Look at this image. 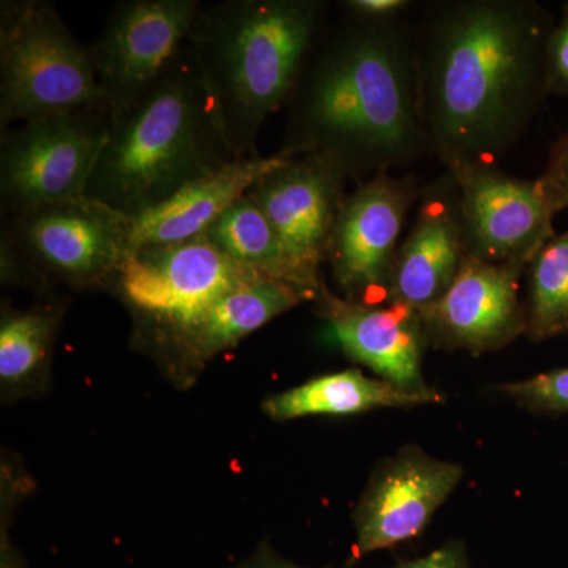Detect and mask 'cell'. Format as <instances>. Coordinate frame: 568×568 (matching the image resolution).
Segmentation results:
<instances>
[{"label":"cell","instance_id":"1","mask_svg":"<svg viewBox=\"0 0 568 568\" xmlns=\"http://www.w3.org/2000/svg\"><path fill=\"white\" fill-rule=\"evenodd\" d=\"M555 21L529 0H446L416 31L418 111L447 168L496 164L540 110Z\"/></svg>","mask_w":568,"mask_h":568},{"label":"cell","instance_id":"2","mask_svg":"<svg viewBox=\"0 0 568 568\" xmlns=\"http://www.w3.org/2000/svg\"><path fill=\"white\" fill-rule=\"evenodd\" d=\"M284 108L290 122L282 151L315 155L347 179L368 181L420 159L428 144L418 111L416 31L399 17L347 10L317 33Z\"/></svg>","mask_w":568,"mask_h":568},{"label":"cell","instance_id":"3","mask_svg":"<svg viewBox=\"0 0 568 568\" xmlns=\"http://www.w3.org/2000/svg\"><path fill=\"white\" fill-rule=\"evenodd\" d=\"M327 10L321 0L201 6L186 44L235 159L260 156L261 129L286 106Z\"/></svg>","mask_w":568,"mask_h":568},{"label":"cell","instance_id":"4","mask_svg":"<svg viewBox=\"0 0 568 568\" xmlns=\"http://www.w3.org/2000/svg\"><path fill=\"white\" fill-rule=\"evenodd\" d=\"M189 44L110 134L84 196L129 216L234 162Z\"/></svg>","mask_w":568,"mask_h":568},{"label":"cell","instance_id":"5","mask_svg":"<svg viewBox=\"0 0 568 568\" xmlns=\"http://www.w3.org/2000/svg\"><path fill=\"white\" fill-rule=\"evenodd\" d=\"M108 108L91 50L43 0L0 3L2 132L58 112ZM110 110V108H108Z\"/></svg>","mask_w":568,"mask_h":568},{"label":"cell","instance_id":"6","mask_svg":"<svg viewBox=\"0 0 568 568\" xmlns=\"http://www.w3.org/2000/svg\"><path fill=\"white\" fill-rule=\"evenodd\" d=\"M263 278L200 235L133 250L111 290L132 313L134 338L159 355L224 295Z\"/></svg>","mask_w":568,"mask_h":568},{"label":"cell","instance_id":"7","mask_svg":"<svg viewBox=\"0 0 568 568\" xmlns=\"http://www.w3.org/2000/svg\"><path fill=\"white\" fill-rule=\"evenodd\" d=\"M133 250V216L81 196L10 219L2 234V268L21 265L37 278L74 290H108Z\"/></svg>","mask_w":568,"mask_h":568},{"label":"cell","instance_id":"8","mask_svg":"<svg viewBox=\"0 0 568 568\" xmlns=\"http://www.w3.org/2000/svg\"><path fill=\"white\" fill-rule=\"evenodd\" d=\"M112 114L108 108L58 112L0 138V196L10 219L39 205L84 196Z\"/></svg>","mask_w":568,"mask_h":568},{"label":"cell","instance_id":"9","mask_svg":"<svg viewBox=\"0 0 568 568\" xmlns=\"http://www.w3.org/2000/svg\"><path fill=\"white\" fill-rule=\"evenodd\" d=\"M418 194L414 178L388 173L346 194L325 260L343 301L388 304L399 237Z\"/></svg>","mask_w":568,"mask_h":568},{"label":"cell","instance_id":"10","mask_svg":"<svg viewBox=\"0 0 568 568\" xmlns=\"http://www.w3.org/2000/svg\"><path fill=\"white\" fill-rule=\"evenodd\" d=\"M200 0H123L89 47L111 114L140 102L189 41Z\"/></svg>","mask_w":568,"mask_h":568},{"label":"cell","instance_id":"11","mask_svg":"<svg viewBox=\"0 0 568 568\" xmlns=\"http://www.w3.org/2000/svg\"><path fill=\"white\" fill-rule=\"evenodd\" d=\"M448 173L458 186L466 256L529 265L556 234V211L538 179L526 181L480 163L455 164Z\"/></svg>","mask_w":568,"mask_h":568},{"label":"cell","instance_id":"12","mask_svg":"<svg viewBox=\"0 0 568 568\" xmlns=\"http://www.w3.org/2000/svg\"><path fill=\"white\" fill-rule=\"evenodd\" d=\"M346 181L342 171L315 155H290L246 193L274 226L315 301L327 291L321 267L346 197Z\"/></svg>","mask_w":568,"mask_h":568},{"label":"cell","instance_id":"13","mask_svg":"<svg viewBox=\"0 0 568 568\" xmlns=\"http://www.w3.org/2000/svg\"><path fill=\"white\" fill-rule=\"evenodd\" d=\"M463 477L458 463L413 444L381 462L354 510L355 559L420 536Z\"/></svg>","mask_w":568,"mask_h":568},{"label":"cell","instance_id":"14","mask_svg":"<svg viewBox=\"0 0 568 568\" xmlns=\"http://www.w3.org/2000/svg\"><path fill=\"white\" fill-rule=\"evenodd\" d=\"M523 264H493L466 256L443 297L422 312L429 346L491 353L526 335Z\"/></svg>","mask_w":568,"mask_h":568},{"label":"cell","instance_id":"15","mask_svg":"<svg viewBox=\"0 0 568 568\" xmlns=\"http://www.w3.org/2000/svg\"><path fill=\"white\" fill-rule=\"evenodd\" d=\"M317 302L328 334L347 357L403 390L435 392L422 368L429 343L420 312L395 302L351 304L328 290Z\"/></svg>","mask_w":568,"mask_h":568},{"label":"cell","instance_id":"16","mask_svg":"<svg viewBox=\"0 0 568 568\" xmlns=\"http://www.w3.org/2000/svg\"><path fill=\"white\" fill-rule=\"evenodd\" d=\"M465 257L459 192L448 173L418 194L416 219L396 254L388 302L424 312L443 297Z\"/></svg>","mask_w":568,"mask_h":568},{"label":"cell","instance_id":"17","mask_svg":"<svg viewBox=\"0 0 568 568\" xmlns=\"http://www.w3.org/2000/svg\"><path fill=\"white\" fill-rule=\"evenodd\" d=\"M308 297L291 284L263 278L220 298L203 317L164 347L160 361L175 376L193 377L209 362Z\"/></svg>","mask_w":568,"mask_h":568},{"label":"cell","instance_id":"18","mask_svg":"<svg viewBox=\"0 0 568 568\" xmlns=\"http://www.w3.org/2000/svg\"><path fill=\"white\" fill-rule=\"evenodd\" d=\"M287 156L280 151L271 156L234 160L222 170L183 186L152 211L133 216L134 250L200 237L231 204L250 192L257 179L275 170Z\"/></svg>","mask_w":568,"mask_h":568},{"label":"cell","instance_id":"19","mask_svg":"<svg viewBox=\"0 0 568 568\" xmlns=\"http://www.w3.org/2000/svg\"><path fill=\"white\" fill-rule=\"evenodd\" d=\"M440 399L439 392L403 390L379 377L366 376L361 369L347 368L268 396L263 403V413L272 420L287 422L316 416H355L384 407L432 405Z\"/></svg>","mask_w":568,"mask_h":568},{"label":"cell","instance_id":"20","mask_svg":"<svg viewBox=\"0 0 568 568\" xmlns=\"http://www.w3.org/2000/svg\"><path fill=\"white\" fill-rule=\"evenodd\" d=\"M203 235L234 263L265 278L291 284L308 301H315L274 226L248 194L231 204Z\"/></svg>","mask_w":568,"mask_h":568},{"label":"cell","instance_id":"21","mask_svg":"<svg viewBox=\"0 0 568 568\" xmlns=\"http://www.w3.org/2000/svg\"><path fill=\"white\" fill-rule=\"evenodd\" d=\"M59 310L51 306L14 312L0 321V383L3 390H28L47 375L58 336Z\"/></svg>","mask_w":568,"mask_h":568},{"label":"cell","instance_id":"22","mask_svg":"<svg viewBox=\"0 0 568 568\" xmlns=\"http://www.w3.org/2000/svg\"><path fill=\"white\" fill-rule=\"evenodd\" d=\"M526 272V336L545 342L568 334V231L552 235Z\"/></svg>","mask_w":568,"mask_h":568},{"label":"cell","instance_id":"23","mask_svg":"<svg viewBox=\"0 0 568 568\" xmlns=\"http://www.w3.org/2000/svg\"><path fill=\"white\" fill-rule=\"evenodd\" d=\"M497 390L529 413L541 416L568 414V366L503 384Z\"/></svg>","mask_w":568,"mask_h":568},{"label":"cell","instance_id":"24","mask_svg":"<svg viewBox=\"0 0 568 568\" xmlns=\"http://www.w3.org/2000/svg\"><path fill=\"white\" fill-rule=\"evenodd\" d=\"M548 95L568 99V3L562 17L555 22L547 44Z\"/></svg>","mask_w":568,"mask_h":568},{"label":"cell","instance_id":"25","mask_svg":"<svg viewBox=\"0 0 568 568\" xmlns=\"http://www.w3.org/2000/svg\"><path fill=\"white\" fill-rule=\"evenodd\" d=\"M556 213L568 209V130L552 145L547 170L540 179Z\"/></svg>","mask_w":568,"mask_h":568},{"label":"cell","instance_id":"26","mask_svg":"<svg viewBox=\"0 0 568 568\" xmlns=\"http://www.w3.org/2000/svg\"><path fill=\"white\" fill-rule=\"evenodd\" d=\"M394 568H470L463 541L452 540L422 558L399 560Z\"/></svg>","mask_w":568,"mask_h":568},{"label":"cell","instance_id":"27","mask_svg":"<svg viewBox=\"0 0 568 568\" xmlns=\"http://www.w3.org/2000/svg\"><path fill=\"white\" fill-rule=\"evenodd\" d=\"M409 6L410 2H406V0H351V2H345L347 10L369 18L399 17V13Z\"/></svg>","mask_w":568,"mask_h":568},{"label":"cell","instance_id":"28","mask_svg":"<svg viewBox=\"0 0 568 568\" xmlns=\"http://www.w3.org/2000/svg\"><path fill=\"white\" fill-rule=\"evenodd\" d=\"M233 568H312L298 566V564L293 562V560H287L282 558V556L276 555L274 549L268 547H263L257 549L256 552L252 556V558L246 559L245 562L239 564ZM321 568H331V567H321Z\"/></svg>","mask_w":568,"mask_h":568},{"label":"cell","instance_id":"29","mask_svg":"<svg viewBox=\"0 0 568 568\" xmlns=\"http://www.w3.org/2000/svg\"><path fill=\"white\" fill-rule=\"evenodd\" d=\"M0 568H26L24 559L11 544L6 528H2V540H0Z\"/></svg>","mask_w":568,"mask_h":568}]
</instances>
